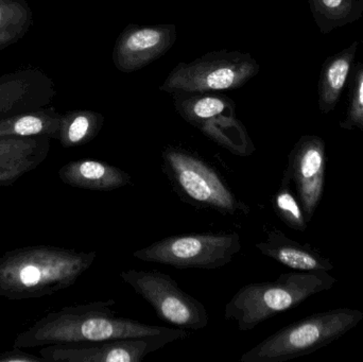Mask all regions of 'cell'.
Segmentation results:
<instances>
[{"label": "cell", "mask_w": 363, "mask_h": 362, "mask_svg": "<svg viewBox=\"0 0 363 362\" xmlns=\"http://www.w3.org/2000/svg\"><path fill=\"white\" fill-rule=\"evenodd\" d=\"M115 304L114 300L91 302L49 312L27 331L18 334L14 346L32 349L55 344L152 337L174 333L178 329L121 318L113 312L112 306Z\"/></svg>", "instance_id": "6da1fadb"}, {"label": "cell", "mask_w": 363, "mask_h": 362, "mask_svg": "<svg viewBox=\"0 0 363 362\" xmlns=\"http://www.w3.org/2000/svg\"><path fill=\"white\" fill-rule=\"evenodd\" d=\"M97 257L51 246H30L0 257V297L12 301L52 295L72 287Z\"/></svg>", "instance_id": "7a4b0ae2"}, {"label": "cell", "mask_w": 363, "mask_h": 362, "mask_svg": "<svg viewBox=\"0 0 363 362\" xmlns=\"http://www.w3.org/2000/svg\"><path fill=\"white\" fill-rule=\"evenodd\" d=\"M336 283L337 278L325 271L290 272L281 274L274 282L251 283L241 287L226 304L224 318L236 321L240 332L252 331Z\"/></svg>", "instance_id": "3957f363"}, {"label": "cell", "mask_w": 363, "mask_h": 362, "mask_svg": "<svg viewBox=\"0 0 363 362\" xmlns=\"http://www.w3.org/2000/svg\"><path fill=\"white\" fill-rule=\"evenodd\" d=\"M363 312L338 308L311 315L266 338L241 356V362H283L311 354L357 327Z\"/></svg>", "instance_id": "277c9868"}, {"label": "cell", "mask_w": 363, "mask_h": 362, "mask_svg": "<svg viewBox=\"0 0 363 362\" xmlns=\"http://www.w3.org/2000/svg\"><path fill=\"white\" fill-rule=\"evenodd\" d=\"M259 72V63L250 53L211 51L194 61L179 63L162 83L160 91L170 95L232 91L245 86Z\"/></svg>", "instance_id": "5b68a950"}, {"label": "cell", "mask_w": 363, "mask_h": 362, "mask_svg": "<svg viewBox=\"0 0 363 362\" xmlns=\"http://www.w3.org/2000/svg\"><path fill=\"white\" fill-rule=\"evenodd\" d=\"M163 170L182 197L199 208L223 215L247 213V206L237 199L215 168L198 155L167 147L162 153Z\"/></svg>", "instance_id": "8992f818"}, {"label": "cell", "mask_w": 363, "mask_h": 362, "mask_svg": "<svg viewBox=\"0 0 363 362\" xmlns=\"http://www.w3.org/2000/svg\"><path fill=\"white\" fill-rule=\"evenodd\" d=\"M241 247L236 232L183 234L153 242L133 252V257L179 269L215 270L230 264Z\"/></svg>", "instance_id": "52a82bcc"}, {"label": "cell", "mask_w": 363, "mask_h": 362, "mask_svg": "<svg viewBox=\"0 0 363 362\" xmlns=\"http://www.w3.org/2000/svg\"><path fill=\"white\" fill-rule=\"evenodd\" d=\"M121 280L146 300L162 321L180 329L199 331L209 322L205 306L192 295L182 290L178 283L155 270L130 269L121 272Z\"/></svg>", "instance_id": "ba28073f"}, {"label": "cell", "mask_w": 363, "mask_h": 362, "mask_svg": "<svg viewBox=\"0 0 363 362\" xmlns=\"http://www.w3.org/2000/svg\"><path fill=\"white\" fill-rule=\"evenodd\" d=\"M187 337V332L178 329L152 337L55 344L44 346L40 356L46 362H140L166 344Z\"/></svg>", "instance_id": "9c48e42d"}, {"label": "cell", "mask_w": 363, "mask_h": 362, "mask_svg": "<svg viewBox=\"0 0 363 362\" xmlns=\"http://www.w3.org/2000/svg\"><path fill=\"white\" fill-rule=\"evenodd\" d=\"M177 26L130 23L119 34L113 48V64L123 74H131L159 60L174 47Z\"/></svg>", "instance_id": "30bf717a"}, {"label": "cell", "mask_w": 363, "mask_h": 362, "mask_svg": "<svg viewBox=\"0 0 363 362\" xmlns=\"http://www.w3.org/2000/svg\"><path fill=\"white\" fill-rule=\"evenodd\" d=\"M326 145L317 135H303L288 157L286 171L294 183L307 222L311 221L323 197Z\"/></svg>", "instance_id": "8fae6325"}, {"label": "cell", "mask_w": 363, "mask_h": 362, "mask_svg": "<svg viewBox=\"0 0 363 362\" xmlns=\"http://www.w3.org/2000/svg\"><path fill=\"white\" fill-rule=\"evenodd\" d=\"M57 95L50 77L38 68H25L0 76V121L45 108Z\"/></svg>", "instance_id": "7c38bea8"}, {"label": "cell", "mask_w": 363, "mask_h": 362, "mask_svg": "<svg viewBox=\"0 0 363 362\" xmlns=\"http://www.w3.org/2000/svg\"><path fill=\"white\" fill-rule=\"evenodd\" d=\"M51 138L0 137V186H10L36 169L50 152Z\"/></svg>", "instance_id": "4fadbf2b"}, {"label": "cell", "mask_w": 363, "mask_h": 362, "mask_svg": "<svg viewBox=\"0 0 363 362\" xmlns=\"http://www.w3.org/2000/svg\"><path fill=\"white\" fill-rule=\"evenodd\" d=\"M255 247L262 254L290 269L302 272H328L334 269L330 259L320 254L311 244L296 242L277 229L269 231L266 240L257 242Z\"/></svg>", "instance_id": "5bb4252c"}, {"label": "cell", "mask_w": 363, "mask_h": 362, "mask_svg": "<svg viewBox=\"0 0 363 362\" xmlns=\"http://www.w3.org/2000/svg\"><path fill=\"white\" fill-rule=\"evenodd\" d=\"M59 178L68 186L94 191H112L132 183L128 172L95 159H78L66 164L59 170Z\"/></svg>", "instance_id": "9a60e30c"}, {"label": "cell", "mask_w": 363, "mask_h": 362, "mask_svg": "<svg viewBox=\"0 0 363 362\" xmlns=\"http://www.w3.org/2000/svg\"><path fill=\"white\" fill-rule=\"evenodd\" d=\"M358 47L359 42L354 40L347 48L328 57L322 65L318 83V106L323 114H330L338 106L355 65Z\"/></svg>", "instance_id": "2e32d148"}, {"label": "cell", "mask_w": 363, "mask_h": 362, "mask_svg": "<svg viewBox=\"0 0 363 362\" xmlns=\"http://www.w3.org/2000/svg\"><path fill=\"white\" fill-rule=\"evenodd\" d=\"M172 97L178 114L196 129L213 117L235 112L236 108L235 102L220 91L177 93Z\"/></svg>", "instance_id": "e0dca14e"}, {"label": "cell", "mask_w": 363, "mask_h": 362, "mask_svg": "<svg viewBox=\"0 0 363 362\" xmlns=\"http://www.w3.org/2000/svg\"><path fill=\"white\" fill-rule=\"evenodd\" d=\"M62 114L53 108H40L0 121V137L59 138Z\"/></svg>", "instance_id": "ac0fdd59"}, {"label": "cell", "mask_w": 363, "mask_h": 362, "mask_svg": "<svg viewBox=\"0 0 363 362\" xmlns=\"http://www.w3.org/2000/svg\"><path fill=\"white\" fill-rule=\"evenodd\" d=\"M203 134L222 148L238 157H250L255 151L247 128L230 112L209 119L198 128Z\"/></svg>", "instance_id": "d6986e66"}, {"label": "cell", "mask_w": 363, "mask_h": 362, "mask_svg": "<svg viewBox=\"0 0 363 362\" xmlns=\"http://www.w3.org/2000/svg\"><path fill=\"white\" fill-rule=\"evenodd\" d=\"M320 33L326 35L363 17V0H308Z\"/></svg>", "instance_id": "ffe728a7"}, {"label": "cell", "mask_w": 363, "mask_h": 362, "mask_svg": "<svg viewBox=\"0 0 363 362\" xmlns=\"http://www.w3.org/2000/svg\"><path fill=\"white\" fill-rule=\"evenodd\" d=\"M104 121L106 117L94 111H70L62 115L57 140L64 148H74L89 144L97 137Z\"/></svg>", "instance_id": "44dd1931"}, {"label": "cell", "mask_w": 363, "mask_h": 362, "mask_svg": "<svg viewBox=\"0 0 363 362\" xmlns=\"http://www.w3.org/2000/svg\"><path fill=\"white\" fill-rule=\"evenodd\" d=\"M291 179L287 171L284 172L281 187L272 198V205L275 214L290 229L305 232L307 220L300 201L296 199L290 187Z\"/></svg>", "instance_id": "7402d4cb"}, {"label": "cell", "mask_w": 363, "mask_h": 362, "mask_svg": "<svg viewBox=\"0 0 363 362\" xmlns=\"http://www.w3.org/2000/svg\"><path fill=\"white\" fill-rule=\"evenodd\" d=\"M33 23V13L28 0H0V31L27 34Z\"/></svg>", "instance_id": "603a6c76"}, {"label": "cell", "mask_w": 363, "mask_h": 362, "mask_svg": "<svg viewBox=\"0 0 363 362\" xmlns=\"http://www.w3.org/2000/svg\"><path fill=\"white\" fill-rule=\"evenodd\" d=\"M349 81V106L339 125L341 129H358L363 132V63L353 66Z\"/></svg>", "instance_id": "cb8c5ba5"}, {"label": "cell", "mask_w": 363, "mask_h": 362, "mask_svg": "<svg viewBox=\"0 0 363 362\" xmlns=\"http://www.w3.org/2000/svg\"><path fill=\"white\" fill-rule=\"evenodd\" d=\"M45 361L40 356L25 353L21 351V348L14 349L8 352L0 354V362H42Z\"/></svg>", "instance_id": "d4e9b609"}, {"label": "cell", "mask_w": 363, "mask_h": 362, "mask_svg": "<svg viewBox=\"0 0 363 362\" xmlns=\"http://www.w3.org/2000/svg\"><path fill=\"white\" fill-rule=\"evenodd\" d=\"M21 38H23L18 34L0 31V51L4 50L6 47L12 46L13 44H16Z\"/></svg>", "instance_id": "484cf974"}]
</instances>
